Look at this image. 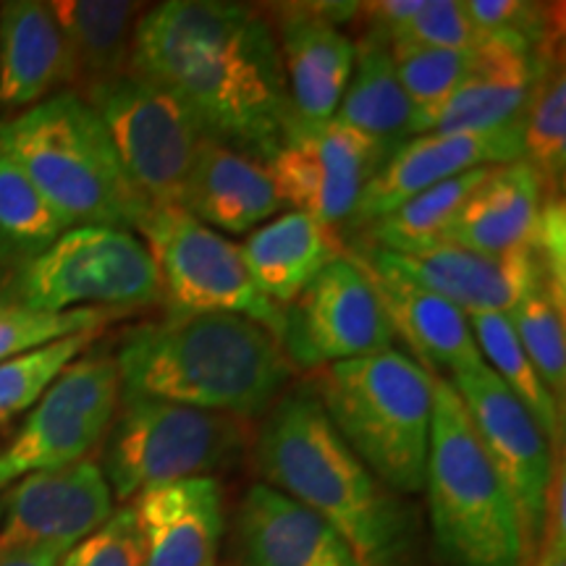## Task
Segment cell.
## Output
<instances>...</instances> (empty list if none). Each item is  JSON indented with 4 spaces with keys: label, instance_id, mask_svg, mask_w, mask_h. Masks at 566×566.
<instances>
[{
    "label": "cell",
    "instance_id": "1",
    "mask_svg": "<svg viewBox=\"0 0 566 566\" xmlns=\"http://www.w3.org/2000/svg\"><path fill=\"white\" fill-rule=\"evenodd\" d=\"M129 71L187 105L205 137L268 163L294 124L279 42L260 11L171 0L142 13Z\"/></svg>",
    "mask_w": 566,
    "mask_h": 566
},
{
    "label": "cell",
    "instance_id": "2",
    "mask_svg": "<svg viewBox=\"0 0 566 566\" xmlns=\"http://www.w3.org/2000/svg\"><path fill=\"white\" fill-rule=\"evenodd\" d=\"M263 417L252 457L265 485L323 516L365 566L412 562V506L346 446L313 388L281 394Z\"/></svg>",
    "mask_w": 566,
    "mask_h": 566
},
{
    "label": "cell",
    "instance_id": "3",
    "mask_svg": "<svg viewBox=\"0 0 566 566\" xmlns=\"http://www.w3.org/2000/svg\"><path fill=\"white\" fill-rule=\"evenodd\" d=\"M122 394L150 396L252 422L292 380L271 331L242 315H187L139 325L116 354Z\"/></svg>",
    "mask_w": 566,
    "mask_h": 566
},
{
    "label": "cell",
    "instance_id": "4",
    "mask_svg": "<svg viewBox=\"0 0 566 566\" xmlns=\"http://www.w3.org/2000/svg\"><path fill=\"white\" fill-rule=\"evenodd\" d=\"M0 153L30 176L69 229L139 231L150 212L132 187L101 116L76 92L45 97L0 124Z\"/></svg>",
    "mask_w": 566,
    "mask_h": 566
},
{
    "label": "cell",
    "instance_id": "5",
    "mask_svg": "<svg viewBox=\"0 0 566 566\" xmlns=\"http://www.w3.org/2000/svg\"><path fill=\"white\" fill-rule=\"evenodd\" d=\"M433 375L405 352L384 349L328 365L310 384L346 446L399 495L424 488Z\"/></svg>",
    "mask_w": 566,
    "mask_h": 566
},
{
    "label": "cell",
    "instance_id": "6",
    "mask_svg": "<svg viewBox=\"0 0 566 566\" xmlns=\"http://www.w3.org/2000/svg\"><path fill=\"white\" fill-rule=\"evenodd\" d=\"M433 394L422 491H428L438 551L449 566H527L516 512L462 399L443 375H433Z\"/></svg>",
    "mask_w": 566,
    "mask_h": 566
},
{
    "label": "cell",
    "instance_id": "7",
    "mask_svg": "<svg viewBox=\"0 0 566 566\" xmlns=\"http://www.w3.org/2000/svg\"><path fill=\"white\" fill-rule=\"evenodd\" d=\"M116 412L103 475L113 499L124 504L147 488L212 478L239 462L252 443L247 420L150 396L122 394Z\"/></svg>",
    "mask_w": 566,
    "mask_h": 566
},
{
    "label": "cell",
    "instance_id": "8",
    "mask_svg": "<svg viewBox=\"0 0 566 566\" xmlns=\"http://www.w3.org/2000/svg\"><path fill=\"white\" fill-rule=\"evenodd\" d=\"M11 304L40 313L134 310L160 300L158 268L147 244L126 229L74 226L6 286Z\"/></svg>",
    "mask_w": 566,
    "mask_h": 566
},
{
    "label": "cell",
    "instance_id": "9",
    "mask_svg": "<svg viewBox=\"0 0 566 566\" xmlns=\"http://www.w3.org/2000/svg\"><path fill=\"white\" fill-rule=\"evenodd\" d=\"M160 279V300L168 317L242 315L286 342V310L273 304L254 286L242 247L181 208L147 212L139 226Z\"/></svg>",
    "mask_w": 566,
    "mask_h": 566
},
{
    "label": "cell",
    "instance_id": "10",
    "mask_svg": "<svg viewBox=\"0 0 566 566\" xmlns=\"http://www.w3.org/2000/svg\"><path fill=\"white\" fill-rule=\"evenodd\" d=\"M84 101L101 116L132 187L150 210L181 208L205 139L187 105L132 71Z\"/></svg>",
    "mask_w": 566,
    "mask_h": 566
},
{
    "label": "cell",
    "instance_id": "11",
    "mask_svg": "<svg viewBox=\"0 0 566 566\" xmlns=\"http://www.w3.org/2000/svg\"><path fill=\"white\" fill-rule=\"evenodd\" d=\"M122 399L116 357L92 352L48 386L9 449L0 451V485L30 472L82 462L103 441Z\"/></svg>",
    "mask_w": 566,
    "mask_h": 566
},
{
    "label": "cell",
    "instance_id": "12",
    "mask_svg": "<svg viewBox=\"0 0 566 566\" xmlns=\"http://www.w3.org/2000/svg\"><path fill=\"white\" fill-rule=\"evenodd\" d=\"M451 386L462 399L488 462L499 475L520 522L525 562H533L546 522L548 488L556 459L546 436L499 375L483 365L472 373L451 375Z\"/></svg>",
    "mask_w": 566,
    "mask_h": 566
},
{
    "label": "cell",
    "instance_id": "13",
    "mask_svg": "<svg viewBox=\"0 0 566 566\" xmlns=\"http://www.w3.org/2000/svg\"><path fill=\"white\" fill-rule=\"evenodd\" d=\"M384 163L365 134L338 118L325 124L294 118L279 153L265 166L283 205L334 229L349 221L367 181Z\"/></svg>",
    "mask_w": 566,
    "mask_h": 566
},
{
    "label": "cell",
    "instance_id": "14",
    "mask_svg": "<svg viewBox=\"0 0 566 566\" xmlns=\"http://www.w3.org/2000/svg\"><path fill=\"white\" fill-rule=\"evenodd\" d=\"M286 317L283 349L300 365H334L394 349L396 334L384 304L346 252L323 268L294 307H286Z\"/></svg>",
    "mask_w": 566,
    "mask_h": 566
},
{
    "label": "cell",
    "instance_id": "15",
    "mask_svg": "<svg viewBox=\"0 0 566 566\" xmlns=\"http://www.w3.org/2000/svg\"><path fill=\"white\" fill-rule=\"evenodd\" d=\"M113 493L92 459L30 472L6 491L0 551L53 548L69 554L111 520Z\"/></svg>",
    "mask_w": 566,
    "mask_h": 566
},
{
    "label": "cell",
    "instance_id": "16",
    "mask_svg": "<svg viewBox=\"0 0 566 566\" xmlns=\"http://www.w3.org/2000/svg\"><path fill=\"white\" fill-rule=\"evenodd\" d=\"M525 116L480 134H420L407 139L386 158L367 181L357 208L346 223L365 231L367 226L394 212L424 189L483 166H506L522 160Z\"/></svg>",
    "mask_w": 566,
    "mask_h": 566
},
{
    "label": "cell",
    "instance_id": "17",
    "mask_svg": "<svg viewBox=\"0 0 566 566\" xmlns=\"http://www.w3.org/2000/svg\"><path fill=\"white\" fill-rule=\"evenodd\" d=\"M346 254L373 283L394 334L405 338L417 365L424 370L430 367V373L443 367L451 375L472 373L485 365L470 328V317L462 310L396 271L378 247L363 242Z\"/></svg>",
    "mask_w": 566,
    "mask_h": 566
},
{
    "label": "cell",
    "instance_id": "18",
    "mask_svg": "<svg viewBox=\"0 0 566 566\" xmlns=\"http://www.w3.org/2000/svg\"><path fill=\"white\" fill-rule=\"evenodd\" d=\"M380 252L396 271L420 283L428 292L443 296L467 317L480 313L509 315L514 304L527 294V289L543 279L533 244L501 254V258L464 250L451 242L417 254Z\"/></svg>",
    "mask_w": 566,
    "mask_h": 566
},
{
    "label": "cell",
    "instance_id": "19",
    "mask_svg": "<svg viewBox=\"0 0 566 566\" xmlns=\"http://www.w3.org/2000/svg\"><path fill=\"white\" fill-rule=\"evenodd\" d=\"M546 51L506 38L480 40L464 80L430 116L422 134L493 132L525 116Z\"/></svg>",
    "mask_w": 566,
    "mask_h": 566
},
{
    "label": "cell",
    "instance_id": "20",
    "mask_svg": "<svg viewBox=\"0 0 566 566\" xmlns=\"http://www.w3.org/2000/svg\"><path fill=\"white\" fill-rule=\"evenodd\" d=\"M331 6H296L279 13V53L292 113L302 124L336 116L354 71V42Z\"/></svg>",
    "mask_w": 566,
    "mask_h": 566
},
{
    "label": "cell",
    "instance_id": "21",
    "mask_svg": "<svg viewBox=\"0 0 566 566\" xmlns=\"http://www.w3.org/2000/svg\"><path fill=\"white\" fill-rule=\"evenodd\" d=\"M237 566H365L323 516L258 483L237 512Z\"/></svg>",
    "mask_w": 566,
    "mask_h": 566
},
{
    "label": "cell",
    "instance_id": "22",
    "mask_svg": "<svg viewBox=\"0 0 566 566\" xmlns=\"http://www.w3.org/2000/svg\"><path fill=\"white\" fill-rule=\"evenodd\" d=\"M145 566H218L223 537V488L216 478L147 488L129 501Z\"/></svg>",
    "mask_w": 566,
    "mask_h": 566
},
{
    "label": "cell",
    "instance_id": "23",
    "mask_svg": "<svg viewBox=\"0 0 566 566\" xmlns=\"http://www.w3.org/2000/svg\"><path fill=\"white\" fill-rule=\"evenodd\" d=\"M283 208L263 160L210 137L197 150L181 210L210 229L247 233Z\"/></svg>",
    "mask_w": 566,
    "mask_h": 566
},
{
    "label": "cell",
    "instance_id": "24",
    "mask_svg": "<svg viewBox=\"0 0 566 566\" xmlns=\"http://www.w3.org/2000/svg\"><path fill=\"white\" fill-rule=\"evenodd\" d=\"M546 197L541 176L525 160L493 166L459 210L446 242L493 258L530 247Z\"/></svg>",
    "mask_w": 566,
    "mask_h": 566
},
{
    "label": "cell",
    "instance_id": "25",
    "mask_svg": "<svg viewBox=\"0 0 566 566\" xmlns=\"http://www.w3.org/2000/svg\"><path fill=\"white\" fill-rule=\"evenodd\" d=\"M59 84H71V63L51 3H6L0 9V105H38Z\"/></svg>",
    "mask_w": 566,
    "mask_h": 566
},
{
    "label": "cell",
    "instance_id": "26",
    "mask_svg": "<svg viewBox=\"0 0 566 566\" xmlns=\"http://www.w3.org/2000/svg\"><path fill=\"white\" fill-rule=\"evenodd\" d=\"M242 254L258 292L286 310L323 268L344 258V244L334 229L289 210L250 233Z\"/></svg>",
    "mask_w": 566,
    "mask_h": 566
},
{
    "label": "cell",
    "instance_id": "27",
    "mask_svg": "<svg viewBox=\"0 0 566 566\" xmlns=\"http://www.w3.org/2000/svg\"><path fill=\"white\" fill-rule=\"evenodd\" d=\"M334 118L365 134L384 158L415 137V105L401 87L384 34L365 30L354 42L352 80Z\"/></svg>",
    "mask_w": 566,
    "mask_h": 566
},
{
    "label": "cell",
    "instance_id": "28",
    "mask_svg": "<svg viewBox=\"0 0 566 566\" xmlns=\"http://www.w3.org/2000/svg\"><path fill=\"white\" fill-rule=\"evenodd\" d=\"M69 48L71 84L87 97L129 74L134 30L142 6L129 0H61L51 3Z\"/></svg>",
    "mask_w": 566,
    "mask_h": 566
},
{
    "label": "cell",
    "instance_id": "29",
    "mask_svg": "<svg viewBox=\"0 0 566 566\" xmlns=\"http://www.w3.org/2000/svg\"><path fill=\"white\" fill-rule=\"evenodd\" d=\"M491 168L493 166L472 168V171L424 189L401 208L367 226L365 244L394 254H417L443 244L459 210L480 187V181L491 174Z\"/></svg>",
    "mask_w": 566,
    "mask_h": 566
},
{
    "label": "cell",
    "instance_id": "30",
    "mask_svg": "<svg viewBox=\"0 0 566 566\" xmlns=\"http://www.w3.org/2000/svg\"><path fill=\"white\" fill-rule=\"evenodd\" d=\"M470 328L475 334L480 354H483V363L493 365L491 370L499 375L501 384L527 409L537 428H541V433L546 436L554 454H564V412L541 380L535 365L530 363L527 352L522 349L509 315H470Z\"/></svg>",
    "mask_w": 566,
    "mask_h": 566
},
{
    "label": "cell",
    "instance_id": "31",
    "mask_svg": "<svg viewBox=\"0 0 566 566\" xmlns=\"http://www.w3.org/2000/svg\"><path fill=\"white\" fill-rule=\"evenodd\" d=\"M69 226L9 155L0 153V263L27 265Z\"/></svg>",
    "mask_w": 566,
    "mask_h": 566
},
{
    "label": "cell",
    "instance_id": "32",
    "mask_svg": "<svg viewBox=\"0 0 566 566\" xmlns=\"http://www.w3.org/2000/svg\"><path fill=\"white\" fill-rule=\"evenodd\" d=\"M522 160L541 176L548 197H558L566 168V82L554 48L543 55L541 74L525 111Z\"/></svg>",
    "mask_w": 566,
    "mask_h": 566
},
{
    "label": "cell",
    "instance_id": "33",
    "mask_svg": "<svg viewBox=\"0 0 566 566\" xmlns=\"http://www.w3.org/2000/svg\"><path fill=\"white\" fill-rule=\"evenodd\" d=\"M514 334L530 363L546 384L558 409L564 412L566 396V338H564V310L551 296L546 281H535L533 289L514 304L509 313Z\"/></svg>",
    "mask_w": 566,
    "mask_h": 566
},
{
    "label": "cell",
    "instance_id": "34",
    "mask_svg": "<svg viewBox=\"0 0 566 566\" xmlns=\"http://www.w3.org/2000/svg\"><path fill=\"white\" fill-rule=\"evenodd\" d=\"M391 48L396 74L415 105V137L424 132L430 116L449 101L464 80L475 48L470 51H441V48Z\"/></svg>",
    "mask_w": 566,
    "mask_h": 566
},
{
    "label": "cell",
    "instance_id": "35",
    "mask_svg": "<svg viewBox=\"0 0 566 566\" xmlns=\"http://www.w3.org/2000/svg\"><path fill=\"white\" fill-rule=\"evenodd\" d=\"M92 342H95V334L69 336L0 365V424L11 422L13 417L38 405L40 396L48 391V386Z\"/></svg>",
    "mask_w": 566,
    "mask_h": 566
},
{
    "label": "cell",
    "instance_id": "36",
    "mask_svg": "<svg viewBox=\"0 0 566 566\" xmlns=\"http://www.w3.org/2000/svg\"><path fill=\"white\" fill-rule=\"evenodd\" d=\"M122 313L118 310H71V313H40L21 304L0 302V365L21 354L40 349L61 338L97 334Z\"/></svg>",
    "mask_w": 566,
    "mask_h": 566
},
{
    "label": "cell",
    "instance_id": "37",
    "mask_svg": "<svg viewBox=\"0 0 566 566\" xmlns=\"http://www.w3.org/2000/svg\"><path fill=\"white\" fill-rule=\"evenodd\" d=\"M388 45L441 48V51H470L480 45V34L467 19L462 0H420L412 17L386 34Z\"/></svg>",
    "mask_w": 566,
    "mask_h": 566
},
{
    "label": "cell",
    "instance_id": "38",
    "mask_svg": "<svg viewBox=\"0 0 566 566\" xmlns=\"http://www.w3.org/2000/svg\"><path fill=\"white\" fill-rule=\"evenodd\" d=\"M462 6L480 40L506 38L525 42L533 51L554 45L556 27L546 6L527 0H462Z\"/></svg>",
    "mask_w": 566,
    "mask_h": 566
},
{
    "label": "cell",
    "instance_id": "39",
    "mask_svg": "<svg viewBox=\"0 0 566 566\" xmlns=\"http://www.w3.org/2000/svg\"><path fill=\"white\" fill-rule=\"evenodd\" d=\"M61 566H145L142 535L132 504L111 514L101 530L61 558Z\"/></svg>",
    "mask_w": 566,
    "mask_h": 566
},
{
    "label": "cell",
    "instance_id": "40",
    "mask_svg": "<svg viewBox=\"0 0 566 566\" xmlns=\"http://www.w3.org/2000/svg\"><path fill=\"white\" fill-rule=\"evenodd\" d=\"M533 252L541 265V275L546 281L551 296L564 310L566 302V212L564 200L546 197L533 233Z\"/></svg>",
    "mask_w": 566,
    "mask_h": 566
},
{
    "label": "cell",
    "instance_id": "41",
    "mask_svg": "<svg viewBox=\"0 0 566 566\" xmlns=\"http://www.w3.org/2000/svg\"><path fill=\"white\" fill-rule=\"evenodd\" d=\"M527 566H566V475L564 457L556 459L554 480L548 488L546 522L533 562Z\"/></svg>",
    "mask_w": 566,
    "mask_h": 566
},
{
    "label": "cell",
    "instance_id": "42",
    "mask_svg": "<svg viewBox=\"0 0 566 566\" xmlns=\"http://www.w3.org/2000/svg\"><path fill=\"white\" fill-rule=\"evenodd\" d=\"M63 556L53 548H9L0 551V566H61Z\"/></svg>",
    "mask_w": 566,
    "mask_h": 566
},
{
    "label": "cell",
    "instance_id": "43",
    "mask_svg": "<svg viewBox=\"0 0 566 566\" xmlns=\"http://www.w3.org/2000/svg\"><path fill=\"white\" fill-rule=\"evenodd\" d=\"M3 514H6V488L0 485V525H3Z\"/></svg>",
    "mask_w": 566,
    "mask_h": 566
},
{
    "label": "cell",
    "instance_id": "44",
    "mask_svg": "<svg viewBox=\"0 0 566 566\" xmlns=\"http://www.w3.org/2000/svg\"><path fill=\"white\" fill-rule=\"evenodd\" d=\"M223 566H237V564H223Z\"/></svg>",
    "mask_w": 566,
    "mask_h": 566
}]
</instances>
